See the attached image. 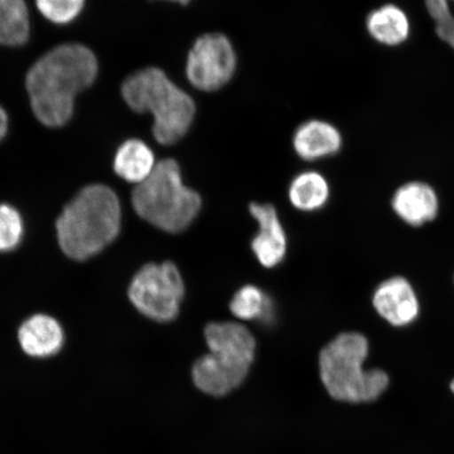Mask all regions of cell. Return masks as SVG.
Instances as JSON below:
<instances>
[{
	"instance_id": "obj_1",
	"label": "cell",
	"mask_w": 454,
	"mask_h": 454,
	"mask_svg": "<svg viewBox=\"0 0 454 454\" xmlns=\"http://www.w3.org/2000/svg\"><path fill=\"white\" fill-rule=\"evenodd\" d=\"M98 74V59L82 44L66 43L49 51L26 79L34 115L45 127H64L73 116L76 96L94 83Z\"/></svg>"
},
{
	"instance_id": "obj_21",
	"label": "cell",
	"mask_w": 454,
	"mask_h": 454,
	"mask_svg": "<svg viewBox=\"0 0 454 454\" xmlns=\"http://www.w3.org/2000/svg\"><path fill=\"white\" fill-rule=\"evenodd\" d=\"M36 4L45 19L57 25H66L82 12L84 0H36Z\"/></svg>"
},
{
	"instance_id": "obj_13",
	"label": "cell",
	"mask_w": 454,
	"mask_h": 454,
	"mask_svg": "<svg viewBox=\"0 0 454 454\" xmlns=\"http://www.w3.org/2000/svg\"><path fill=\"white\" fill-rule=\"evenodd\" d=\"M20 343L28 356L48 357L54 356L64 345V331L59 322L45 315H36L20 326Z\"/></svg>"
},
{
	"instance_id": "obj_3",
	"label": "cell",
	"mask_w": 454,
	"mask_h": 454,
	"mask_svg": "<svg viewBox=\"0 0 454 454\" xmlns=\"http://www.w3.org/2000/svg\"><path fill=\"white\" fill-rule=\"evenodd\" d=\"M208 353L192 368V380L202 394L223 397L239 388L255 356L254 337L236 322H212L204 329Z\"/></svg>"
},
{
	"instance_id": "obj_18",
	"label": "cell",
	"mask_w": 454,
	"mask_h": 454,
	"mask_svg": "<svg viewBox=\"0 0 454 454\" xmlns=\"http://www.w3.org/2000/svg\"><path fill=\"white\" fill-rule=\"evenodd\" d=\"M230 309L237 319L244 321L270 322L274 315L271 299L254 286L241 287L231 299Z\"/></svg>"
},
{
	"instance_id": "obj_15",
	"label": "cell",
	"mask_w": 454,
	"mask_h": 454,
	"mask_svg": "<svg viewBox=\"0 0 454 454\" xmlns=\"http://www.w3.org/2000/svg\"><path fill=\"white\" fill-rule=\"evenodd\" d=\"M156 164L154 152L139 139L123 142L114 158V170L119 177L136 185L149 177Z\"/></svg>"
},
{
	"instance_id": "obj_9",
	"label": "cell",
	"mask_w": 454,
	"mask_h": 454,
	"mask_svg": "<svg viewBox=\"0 0 454 454\" xmlns=\"http://www.w3.org/2000/svg\"><path fill=\"white\" fill-rule=\"evenodd\" d=\"M372 304L378 314L395 327L411 325L419 312L417 294L402 277H393L380 284L373 294Z\"/></svg>"
},
{
	"instance_id": "obj_22",
	"label": "cell",
	"mask_w": 454,
	"mask_h": 454,
	"mask_svg": "<svg viewBox=\"0 0 454 454\" xmlns=\"http://www.w3.org/2000/svg\"><path fill=\"white\" fill-rule=\"evenodd\" d=\"M8 132V116L2 106H0V141H2Z\"/></svg>"
},
{
	"instance_id": "obj_12",
	"label": "cell",
	"mask_w": 454,
	"mask_h": 454,
	"mask_svg": "<svg viewBox=\"0 0 454 454\" xmlns=\"http://www.w3.org/2000/svg\"><path fill=\"white\" fill-rule=\"evenodd\" d=\"M294 149L306 161H316L331 157L342 147V135L333 124L323 121H309L296 129Z\"/></svg>"
},
{
	"instance_id": "obj_23",
	"label": "cell",
	"mask_w": 454,
	"mask_h": 454,
	"mask_svg": "<svg viewBox=\"0 0 454 454\" xmlns=\"http://www.w3.org/2000/svg\"><path fill=\"white\" fill-rule=\"evenodd\" d=\"M168 2H173V3H177V4H187L191 2V0H168Z\"/></svg>"
},
{
	"instance_id": "obj_14",
	"label": "cell",
	"mask_w": 454,
	"mask_h": 454,
	"mask_svg": "<svg viewBox=\"0 0 454 454\" xmlns=\"http://www.w3.org/2000/svg\"><path fill=\"white\" fill-rule=\"evenodd\" d=\"M366 28L374 41L387 47L404 43L411 31L405 11L391 4L372 11L366 19Z\"/></svg>"
},
{
	"instance_id": "obj_10",
	"label": "cell",
	"mask_w": 454,
	"mask_h": 454,
	"mask_svg": "<svg viewBox=\"0 0 454 454\" xmlns=\"http://www.w3.org/2000/svg\"><path fill=\"white\" fill-rule=\"evenodd\" d=\"M249 212L259 225L252 241V249L260 264L266 269L279 265L286 258L287 239L276 208L271 204L251 203Z\"/></svg>"
},
{
	"instance_id": "obj_16",
	"label": "cell",
	"mask_w": 454,
	"mask_h": 454,
	"mask_svg": "<svg viewBox=\"0 0 454 454\" xmlns=\"http://www.w3.org/2000/svg\"><path fill=\"white\" fill-rule=\"evenodd\" d=\"M30 37V20L25 0H0V45L20 47Z\"/></svg>"
},
{
	"instance_id": "obj_7",
	"label": "cell",
	"mask_w": 454,
	"mask_h": 454,
	"mask_svg": "<svg viewBox=\"0 0 454 454\" xmlns=\"http://www.w3.org/2000/svg\"><path fill=\"white\" fill-rule=\"evenodd\" d=\"M184 294L183 276L169 261L144 266L129 288V298L136 309L160 323L174 321L178 317Z\"/></svg>"
},
{
	"instance_id": "obj_4",
	"label": "cell",
	"mask_w": 454,
	"mask_h": 454,
	"mask_svg": "<svg viewBox=\"0 0 454 454\" xmlns=\"http://www.w3.org/2000/svg\"><path fill=\"white\" fill-rule=\"evenodd\" d=\"M121 95L130 110L152 114L153 135L162 145L177 144L194 122V99L158 67H146L129 76Z\"/></svg>"
},
{
	"instance_id": "obj_20",
	"label": "cell",
	"mask_w": 454,
	"mask_h": 454,
	"mask_svg": "<svg viewBox=\"0 0 454 454\" xmlns=\"http://www.w3.org/2000/svg\"><path fill=\"white\" fill-rule=\"evenodd\" d=\"M24 235L21 215L8 204H0V252L14 251Z\"/></svg>"
},
{
	"instance_id": "obj_6",
	"label": "cell",
	"mask_w": 454,
	"mask_h": 454,
	"mask_svg": "<svg viewBox=\"0 0 454 454\" xmlns=\"http://www.w3.org/2000/svg\"><path fill=\"white\" fill-rule=\"evenodd\" d=\"M132 204L141 219L170 234L189 227L200 213V195L187 187L177 161L163 159L145 181L136 185Z\"/></svg>"
},
{
	"instance_id": "obj_24",
	"label": "cell",
	"mask_w": 454,
	"mask_h": 454,
	"mask_svg": "<svg viewBox=\"0 0 454 454\" xmlns=\"http://www.w3.org/2000/svg\"><path fill=\"white\" fill-rule=\"evenodd\" d=\"M450 389L452 390V393L454 394V380H452V382L450 384Z\"/></svg>"
},
{
	"instance_id": "obj_5",
	"label": "cell",
	"mask_w": 454,
	"mask_h": 454,
	"mask_svg": "<svg viewBox=\"0 0 454 454\" xmlns=\"http://www.w3.org/2000/svg\"><path fill=\"white\" fill-rule=\"evenodd\" d=\"M368 340L359 333L339 334L321 350L320 377L333 399L348 403L377 400L388 387L389 378L381 369L366 371Z\"/></svg>"
},
{
	"instance_id": "obj_17",
	"label": "cell",
	"mask_w": 454,
	"mask_h": 454,
	"mask_svg": "<svg viewBox=\"0 0 454 454\" xmlns=\"http://www.w3.org/2000/svg\"><path fill=\"white\" fill-rule=\"evenodd\" d=\"M327 180L317 172L297 176L289 186V200L300 211L314 212L325 206L329 198Z\"/></svg>"
},
{
	"instance_id": "obj_2",
	"label": "cell",
	"mask_w": 454,
	"mask_h": 454,
	"mask_svg": "<svg viewBox=\"0 0 454 454\" xmlns=\"http://www.w3.org/2000/svg\"><path fill=\"white\" fill-rule=\"evenodd\" d=\"M121 207L116 192L104 184L84 187L57 220L62 251L74 260L93 257L116 239Z\"/></svg>"
},
{
	"instance_id": "obj_19",
	"label": "cell",
	"mask_w": 454,
	"mask_h": 454,
	"mask_svg": "<svg viewBox=\"0 0 454 454\" xmlns=\"http://www.w3.org/2000/svg\"><path fill=\"white\" fill-rule=\"evenodd\" d=\"M436 35L454 50V0H425Z\"/></svg>"
},
{
	"instance_id": "obj_8",
	"label": "cell",
	"mask_w": 454,
	"mask_h": 454,
	"mask_svg": "<svg viewBox=\"0 0 454 454\" xmlns=\"http://www.w3.org/2000/svg\"><path fill=\"white\" fill-rule=\"evenodd\" d=\"M237 67V55L223 34H204L187 55V81L199 90L215 92L231 82Z\"/></svg>"
},
{
	"instance_id": "obj_11",
	"label": "cell",
	"mask_w": 454,
	"mask_h": 454,
	"mask_svg": "<svg viewBox=\"0 0 454 454\" xmlns=\"http://www.w3.org/2000/svg\"><path fill=\"white\" fill-rule=\"evenodd\" d=\"M391 204L395 213L411 226L430 223L439 213V198L435 191L419 181L399 187Z\"/></svg>"
}]
</instances>
